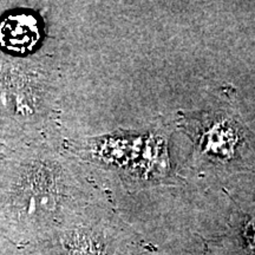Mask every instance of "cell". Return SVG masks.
I'll return each mask as SVG.
<instances>
[{"label":"cell","instance_id":"6da1fadb","mask_svg":"<svg viewBox=\"0 0 255 255\" xmlns=\"http://www.w3.org/2000/svg\"><path fill=\"white\" fill-rule=\"evenodd\" d=\"M39 39V24L31 14L9 15L0 24V43L12 52L31 51Z\"/></svg>","mask_w":255,"mask_h":255},{"label":"cell","instance_id":"7a4b0ae2","mask_svg":"<svg viewBox=\"0 0 255 255\" xmlns=\"http://www.w3.org/2000/svg\"><path fill=\"white\" fill-rule=\"evenodd\" d=\"M246 240L248 248L252 251V253L255 254V219L250 222V225L246 228Z\"/></svg>","mask_w":255,"mask_h":255}]
</instances>
